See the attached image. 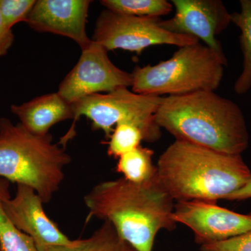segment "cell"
<instances>
[{"label":"cell","instance_id":"cell-8","mask_svg":"<svg viewBox=\"0 0 251 251\" xmlns=\"http://www.w3.org/2000/svg\"><path fill=\"white\" fill-rule=\"evenodd\" d=\"M108 52L103 46L92 40L82 50L76 65L64 77L57 92L72 103L93 94L131 87L132 74L115 66L109 58Z\"/></svg>","mask_w":251,"mask_h":251},{"label":"cell","instance_id":"cell-1","mask_svg":"<svg viewBox=\"0 0 251 251\" xmlns=\"http://www.w3.org/2000/svg\"><path fill=\"white\" fill-rule=\"evenodd\" d=\"M174 201L157 173L140 184L123 177L103 181L84 197L88 219L110 222L137 251H152L160 231L175 229Z\"/></svg>","mask_w":251,"mask_h":251},{"label":"cell","instance_id":"cell-18","mask_svg":"<svg viewBox=\"0 0 251 251\" xmlns=\"http://www.w3.org/2000/svg\"><path fill=\"white\" fill-rule=\"evenodd\" d=\"M100 3L112 12L135 17L161 18L173 9L166 0H102Z\"/></svg>","mask_w":251,"mask_h":251},{"label":"cell","instance_id":"cell-24","mask_svg":"<svg viewBox=\"0 0 251 251\" xmlns=\"http://www.w3.org/2000/svg\"><path fill=\"white\" fill-rule=\"evenodd\" d=\"M0 251H1V248H0Z\"/></svg>","mask_w":251,"mask_h":251},{"label":"cell","instance_id":"cell-9","mask_svg":"<svg viewBox=\"0 0 251 251\" xmlns=\"http://www.w3.org/2000/svg\"><path fill=\"white\" fill-rule=\"evenodd\" d=\"M172 4L175 16L168 20L161 19V27L170 32L193 36L203 41L227 60L216 39L232 23L231 14L224 2L220 0H173Z\"/></svg>","mask_w":251,"mask_h":251},{"label":"cell","instance_id":"cell-15","mask_svg":"<svg viewBox=\"0 0 251 251\" xmlns=\"http://www.w3.org/2000/svg\"><path fill=\"white\" fill-rule=\"evenodd\" d=\"M46 251H137L124 240L114 226L108 221L85 239H77V244L72 248L52 247Z\"/></svg>","mask_w":251,"mask_h":251},{"label":"cell","instance_id":"cell-17","mask_svg":"<svg viewBox=\"0 0 251 251\" xmlns=\"http://www.w3.org/2000/svg\"><path fill=\"white\" fill-rule=\"evenodd\" d=\"M9 192V181L0 178V248L1 251H39L30 237L18 229L3 208Z\"/></svg>","mask_w":251,"mask_h":251},{"label":"cell","instance_id":"cell-13","mask_svg":"<svg viewBox=\"0 0 251 251\" xmlns=\"http://www.w3.org/2000/svg\"><path fill=\"white\" fill-rule=\"evenodd\" d=\"M11 111L24 128L39 135L49 134L53 126L74 118L72 103L58 92L36 97L21 105H11Z\"/></svg>","mask_w":251,"mask_h":251},{"label":"cell","instance_id":"cell-6","mask_svg":"<svg viewBox=\"0 0 251 251\" xmlns=\"http://www.w3.org/2000/svg\"><path fill=\"white\" fill-rule=\"evenodd\" d=\"M162 99L163 97L135 93L128 87L81 99L72 103V125L58 143L66 148L75 134V124L82 116L90 120L92 129L102 130L106 140L117 125L130 124L142 130L145 141L154 143L161 136L155 114Z\"/></svg>","mask_w":251,"mask_h":251},{"label":"cell","instance_id":"cell-11","mask_svg":"<svg viewBox=\"0 0 251 251\" xmlns=\"http://www.w3.org/2000/svg\"><path fill=\"white\" fill-rule=\"evenodd\" d=\"M44 202L32 188L17 184L16 195H9L3 201V208L14 226L30 237L39 251L50 248H72L77 240H72L63 233L44 209Z\"/></svg>","mask_w":251,"mask_h":251},{"label":"cell","instance_id":"cell-22","mask_svg":"<svg viewBox=\"0 0 251 251\" xmlns=\"http://www.w3.org/2000/svg\"><path fill=\"white\" fill-rule=\"evenodd\" d=\"M15 40L12 29L5 25L0 13V58L8 53Z\"/></svg>","mask_w":251,"mask_h":251},{"label":"cell","instance_id":"cell-3","mask_svg":"<svg viewBox=\"0 0 251 251\" xmlns=\"http://www.w3.org/2000/svg\"><path fill=\"white\" fill-rule=\"evenodd\" d=\"M156 169L162 184L176 202H216L251 181V171L242 155L176 140L160 156Z\"/></svg>","mask_w":251,"mask_h":251},{"label":"cell","instance_id":"cell-2","mask_svg":"<svg viewBox=\"0 0 251 251\" xmlns=\"http://www.w3.org/2000/svg\"><path fill=\"white\" fill-rule=\"evenodd\" d=\"M155 121L176 140L220 152L242 155L249 147L242 109L214 91L163 97Z\"/></svg>","mask_w":251,"mask_h":251},{"label":"cell","instance_id":"cell-19","mask_svg":"<svg viewBox=\"0 0 251 251\" xmlns=\"http://www.w3.org/2000/svg\"><path fill=\"white\" fill-rule=\"evenodd\" d=\"M143 140V132L136 126L120 124L115 127L110 138L104 143L108 145V156L119 158L138 148Z\"/></svg>","mask_w":251,"mask_h":251},{"label":"cell","instance_id":"cell-12","mask_svg":"<svg viewBox=\"0 0 251 251\" xmlns=\"http://www.w3.org/2000/svg\"><path fill=\"white\" fill-rule=\"evenodd\" d=\"M91 2L89 0H37L26 23L39 32L69 38L82 50L92 41L86 31Z\"/></svg>","mask_w":251,"mask_h":251},{"label":"cell","instance_id":"cell-14","mask_svg":"<svg viewBox=\"0 0 251 251\" xmlns=\"http://www.w3.org/2000/svg\"><path fill=\"white\" fill-rule=\"evenodd\" d=\"M241 10L231 14V22L240 29L243 69L234 85L236 94L242 95L251 88V0H241Z\"/></svg>","mask_w":251,"mask_h":251},{"label":"cell","instance_id":"cell-4","mask_svg":"<svg viewBox=\"0 0 251 251\" xmlns=\"http://www.w3.org/2000/svg\"><path fill=\"white\" fill-rule=\"evenodd\" d=\"M72 158L52 135L34 134L0 118V178L34 189L49 203L59 191Z\"/></svg>","mask_w":251,"mask_h":251},{"label":"cell","instance_id":"cell-16","mask_svg":"<svg viewBox=\"0 0 251 251\" xmlns=\"http://www.w3.org/2000/svg\"><path fill=\"white\" fill-rule=\"evenodd\" d=\"M153 151L141 145L118 158L116 171L130 182L140 184L152 178L157 173L153 163Z\"/></svg>","mask_w":251,"mask_h":251},{"label":"cell","instance_id":"cell-21","mask_svg":"<svg viewBox=\"0 0 251 251\" xmlns=\"http://www.w3.org/2000/svg\"><path fill=\"white\" fill-rule=\"evenodd\" d=\"M201 251H251V232L221 241L202 244Z\"/></svg>","mask_w":251,"mask_h":251},{"label":"cell","instance_id":"cell-7","mask_svg":"<svg viewBox=\"0 0 251 251\" xmlns=\"http://www.w3.org/2000/svg\"><path fill=\"white\" fill-rule=\"evenodd\" d=\"M160 21L161 18L126 16L105 9L97 18L92 39L108 51L120 49L138 54L153 46L179 48L200 42L193 36L166 30Z\"/></svg>","mask_w":251,"mask_h":251},{"label":"cell","instance_id":"cell-10","mask_svg":"<svg viewBox=\"0 0 251 251\" xmlns=\"http://www.w3.org/2000/svg\"><path fill=\"white\" fill-rule=\"evenodd\" d=\"M173 220L193 231L198 244L221 242L251 232V212L243 214L221 207L216 202L179 201Z\"/></svg>","mask_w":251,"mask_h":251},{"label":"cell","instance_id":"cell-20","mask_svg":"<svg viewBox=\"0 0 251 251\" xmlns=\"http://www.w3.org/2000/svg\"><path fill=\"white\" fill-rule=\"evenodd\" d=\"M36 0H0V13L4 23L12 29L21 22L26 23Z\"/></svg>","mask_w":251,"mask_h":251},{"label":"cell","instance_id":"cell-5","mask_svg":"<svg viewBox=\"0 0 251 251\" xmlns=\"http://www.w3.org/2000/svg\"><path fill=\"white\" fill-rule=\"evenodd\" d=\"M227 64L226 59L200 42L181 46L167 60L154 65L135 67L131 73V90L157 97L215 91Z\"/></svg>","mask_w":251,"mask_h":251},{"label":"cell","instance_id":"cell-23","mask_svg":"<svg viewBox=\"0 0 251 251\" xmlns=\"http://www.w3.org/2000/svg\"><path fill=\"white\" fill-rule=\"evenodd\" d=\"M251 198V181L226 198L227 201H244Z\"/></svg>","mask_w":251,"mask_h":251}]
</instances>
